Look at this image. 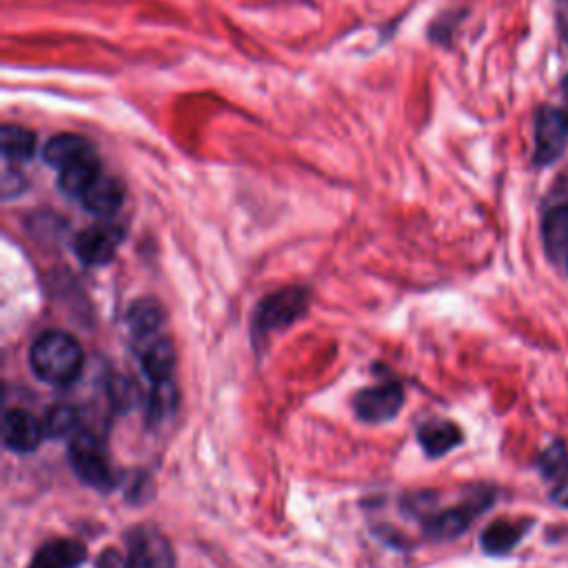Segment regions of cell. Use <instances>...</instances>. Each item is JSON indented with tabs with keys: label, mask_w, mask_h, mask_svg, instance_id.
<instances>
[{
	"label": "cell",
	"mask_w": 568,
	"mask_h": 568,
	"mask_svg": "<svg viewBox=\"0 0 568 568\" xmlns=\"http://www.w3.org/2000/svg\"><path fill=\"white\" fill-rule=\"evenodd\" d=\"M541 237L550 260L568 262V206H555L546 213L541 224Z\"/></svg>",
	"instance_id": "5bb4252c"
},
{
	"label": "cell",
	"mask_w": 568,
	"mask_h": 568,
	"mask_svg": "<svg viewBox=\"0 0 568 568\" xmlns=\"http://www.w3.org/2000/svg\"><path fill=\"white\" fill-rule=\"evenodd\" d=\"M24 186H27L24 175L18 169H13L11 162H4V166H2V193H4V197L18 195Z\"/></svg>",
	"instance_id": "cb8c5ba5"
},
{
	"label": "cell",
	"mask_w": 568,
	"mask_h": 568,
	"mask_svg": "<svg viewBox=\"0 0 568 568\" xmlns=\"http://www.w3.org/2000/svg\"><path fill=\"white\" fill-rule=\"evenodd\" d=\"M142 371L144 375L155 384L171 379L173 368H175V346L171 337H153L144 344L140 353Z\"/></svg>",
	"instance_id": "7c38bea8"
},
{
	"label": "cell",
	"mask_w": 568,
	"mask_h": 568,
	"mask_svg": "<svg viewBox=\"0 0 568 568\" xmlns=\"http://www.w3.org/2000/svg\"><path fill=\"white\" fill-rule=\"evenodd\" d=\"M539 468L546 479H561L568 473V448L564 442H552L539 457Z\"/></svg>",
	"instance_id": "7402d4cb"
},
{
	"label": "cell",
	"mask_w": 568,
	"mask_h": 568,
	"mask_svg": "<svg viewBox=\"0 0 568 568\" xmlns=\"http://www.w3.org/2000/svg\"><path fill=\"white\" fill-rule=\"evenodd\" d=\"M122 240H124V226L118 222L104 220L89 229H82L73 237V253L82 264L100 266L115 255Z\"/></svg>",
	"instance_id": "277c9868"
},
{
	"label": "cell",
	"mask_w": 568,
	"mask_h": 568,
	"mask_svg": "<svg viewBox=\"0 0 568 568\" xmlns=\"http://www.w3.org/2000/svg\"><path fill=\"white\" fill-rule=\"evenodd\" d=\"M162 322H164L162 304H158L151 297L135 300L126 311V326L140 339H149L160 328Z\"/></svg>",
	"instance_id": "ac0fdd59"
},
{
	"label": "cell",
	"mask_w": 568,
	"mask_h": 568,
	"mask_svg": "<svg viewBox=\"0 0 568 568\" xmlns=\"http://www.w3.org/2000/svg\"><path fill=\"white\" fill-rule=\"evenodd\" d=\"M124 568H175L171 541L153 526H135L126 532Z\"/></svg>",
	"instance_id": "3957f363"
},
{
	"label": "cell",
	"mask_w": 568,
	"mask_h": 568,
	"mask_svg": "<svg viewBox=\"0 0 568 568\" xmlns=\"http://www.w3.org/2000/svg\"><path fill=\"white\" fill-rule=\"evenodd\" d=\"M175 408H178V388L173 386V382L171 379L155 382L146 399V419L151 424L164 422Z\"/></svg>",
	"instance_id": "ffe728a7"
},
{
	"label": "cell",
	"mask_w": 568,
	"mask_h": 568,
	"mask_svg": "<svg viewBox=\"0 0 568 568\" xmlns=\"http://www.w3.org/2000/svg\"><path fill=\"white\" fill-rule=\"evenodd\" d=\"M102 173L98 153H87L69 164H64L62 169H58V186L60 191H64L69 197H80L87 186Z\"/></svg>",
	"instance_id": "8fae6325"
},
{
	"label": "cell",
	"mask_w": 568,
	"mask_h": 568,
	"mask_svg": "<svg viewBox=\"0 0 568 568\" xmlns=\"http://www.w3.org/2000/svg\"><path fill=\"white\" fill-rule=\"evenodd\" d=\"M404 404V390L397 382H386L379 386L362 388L353 397L355 415L364 422H388L393 419Z\"/></svg>",
	"instance_id": "8992f818"
},
{
	"label": "cell",
	"mask_w": 568,
	"mask_h": 568,
	"mask_svg": "<svg viewBox=\"0 0 568 568\" xmlns=\"http://www.w3.org/2000/svg\"><path fill=\"white\" fill-rule=\"evenodd\" d=\"M44 433L49 437H67V435H75L78 426H80V413L75 406L71 404H53L44 419Z\"/></svg>",
	"instance_id": "44dd1931"
},
{
	"label": "cell",
	"mask_w": 568,
	"mask_h": 568,
	"mask_svg": "<svg viewBox=\"0 0 568 568\" xmlns=\"http://www.w3.org/2000/svg\"><path fill=\"white\" fill-rule=\"evenodd\" d=\"M557 22H559V31L561 36L568 40V2H564L557 11Z\"/></svg>",
	"instance_id": "484cf974"
},
{
	"label": "cell",
	"mask_w": 568,
	"mask_h": 568,
	"mask_svg": "<svg viewBox=\"0 0 568 568\" xmlns=\"http://www.w3.org/2000/svg\"><path fill=\"white\" fill-rule=\"evenodd\" d=\"M82 202V206L98 215V217H111L113 213H118V209L122 206L124 200V186L120 184V180H115L113 175H106L104 171L87 186V191L78 197Z\"/></svg>",
	"instance_id": "9c48e42d"
},
{
	"label": "cell",
	"mask_w": 568,
	"mask_h": 568,
	"mask_svg": "<svg viewBox=\"0 0 568 568\" xmlns=\"http://www.w3.org/2000/svg\"><path fill=\"white\" fill-rule=\"evenodd\" d=\"M564 89H566V93H568V75L564 78Z\"/></svg>",
	"instance_id": "4316f807"
},
{
	"label": "cell",
	"mask_w": 568,
	"mask_h": 568,
	"mask_svg": "<svg viewBox=\"0 0 568 568\" xmlns=\"http://www.w3.org/2000/svg\"><path fill=\"white\" fill-rule=\"evenodd\" d=\"M568 142V113L544 106L537 113V124H535V160L539 164H550L561 151L566 149Z\"/></svg>",
	"instance_id": "52a82bcc"
},
{
	"label": "cell",
	"mask_w": 568,
	"mask_h": 568,
	"mask_svg": "<svg viewBox=\"0 0 568 568\" xmlns=\"http://www.w3.org/2000/svg\"><path fill=\"white\" fill-rule=\"evenodd\" d=\"M481 504H462L457 508L444 510L439 515H435L428 521V535L435 539H453L459 532H464L470 524V519L481 510Z\"/></svg>",
	"instance_id": "2e32d148"
},
{
	"label": "cell",
	"mask_w": 568,
	"mask_h": 568,
	"mask_svg": "<svg viewBox=\"0 0 568 568\" xmlns=\"http://www.w3.org/2000/svg\"><path fill=\"white\" fill-rule=\"evenodd\" d=\"M524 532H526V526L521 521L497 519L481 532V546L490 555H506L517 546Z\"/></svg>",
	"instance_id": "d6986e66"
},
{
	"label": "cell",
	"mask_w": 568,
	"mask_h": 568,
	"mask_svg": "<svg viewBox=\"0 0 568 568\" xmlns=\"http://www.w3.org/2000/svg\"><path fill=\"white\" fill-rule=\"evenodd\" d=\"M69 462L73 473L95 490H111L115 475L111 470L104 444L89 430H78L71 435Z\"/></svg>",
	"instance_id": "7a4b0ae2"
},
{
	"label": "cell",
	"mask_w": 568,
	"mask_h": 568,
	"mask_svg": "<svg viewBox=\"0 0 568 568\" xmlns=\"http://www.w3.org/2000/svg\"><path fill=\"white\" fill-rule=\"evenodd\" d=\"M111 399L118 408H131L135 404V386L131 379L126 377H115L111 379Z\"/></svg>",
	"instance_id": "603a6c76"
},
{
	"label": "cell",
	"mask_w": 568,
	"mask_h": 568,
	"mask_svg": "<svg viewBox=\"0 0 568 568\" xmlns=\"http://www.w3.org/2000/svg\"><path fill=\"white\" fill-rule=\"evenodd\" d=\"M44 435V424L24 408H9L2 417V444L13 453L36 450Z\"/></svg>",
	"instance_id": "ba28073f"
},
{
	"label": "cell",
	"mask_w": 568,
	"mask_h": 568,
	"mask_svg": "<svg viewBox=\"0 0 568 568\" xmlns=\"http://www.w3.org/2000/svg\"><path fill=\"white\" fill-rule=\"evenodd\" d=\"M552 501L568 508V481H561L555 490H552Z\"/></svg>",
	"instance_id": "d4e9b609"
},
{
	"label": "cell",
	"mask_w": 568,
	"mask_h": 568,
	"mask_svg": "<svg viewBox=\"0 0 568 568\" xmlns=\"http://www.w3.org/2000/svg\"><path fill=\"white\" fill-rule=\"evenodd\" d=\"M417 439L424 453H428L430 457H437L448 453L462 442V430L448 419H433L419 428Z\"/></svg>",
	"instance_id": "9a60e30c"
},
{
	"label": "cell",
	"mask_w": 568,
	"mask_h": 568,
	"mask_svg": "<svg viewBox=\"0 0 568 568\" xmlns=\"http://www.w3.org/2000/svg\"><path fill=\"white\" fill-rule=\"evenodd\" d=\"M29 362L42 382L62 386L80 375L84 355L73 335L64 331H44L31 344Z\"/></svg>",
	"instance_id": "6da1fadb"
},
{
	"label": "cell",
	"mask_w": 568,
	"mask_h": 568,
	"mask_svg": "<svg viewBox=\"0 0 568 568\" xmlns=\"http://www.w3.org/2000/svg\"><path fill=\"white\" fill-rule=\"evenodd\" d=\"M93 151H95V146L87 138H82L78 133H60V135H53L42 146V160H44V164H49L58 171L64 164H69L87 153H93Z\"/></svg>",
	"instance_id": "4fadbf2b"
},
{
	"label": "cell",
	"mask_w": 568,
	"mask_h": 568,
	"mask_svg": "<svg viewBox=\"0 0 568 568\" xmlns=\"http://www.w3.org/2000/svg\"><path fill=\"white\" fill-rule=\"evenodd\" d=\"M0 153L11 164L31 160L36 153V133L18 124H4L0 129Z\"/></svg>",
	"instance_id": "e0dca14e"
},
{
	"label": "cell",
	"mask_w": 568,
	"mask_h": 568,
	"mask_svg": "<svg viewBox=\"0 0 568 568\" xmlns=\"http://www.w3.org/2000/svg\"><path fill=\"white\" fill-rule=\"evenodd\" d=\"M87 559V548L75 539H53L42 544L29 568H78Z\"/></svg>",
	"instance_id": "30bf717a"
},
{
	"label": "cell",
	"mask_w": 568,
	"mask_h": 568,
	"mask_svg": "<svg viewBox=\"0 0 568 568\" xmlns=\"http://www.w3.org/2000/svg\"><path fill=\"white\" fill-rule=\"evenodd\" d=\"M306 308V291L304 288H282L268 297H264L253 317L255 333H271L282 326L295 322Z\"/></svg>",
	"instance_id": "5b68a950"
}]
</instances>
